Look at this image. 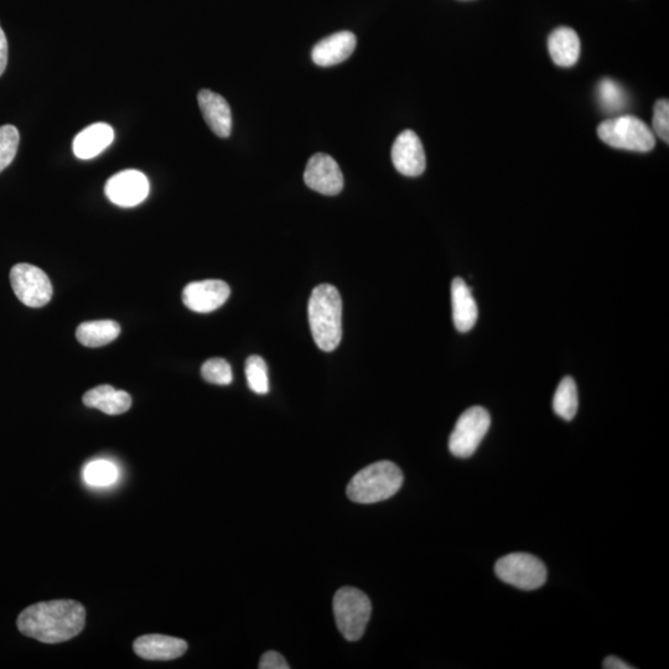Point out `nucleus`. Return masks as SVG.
<instances>
[{
  "instance_id": "nucleus-21",
  "label": "nucleus",
  "mask_w": 669,
  "mask_h": 669,
  "mask_svg": "<svg viewBox=\"0 0 669 669\" xmlns=\"http://www.w3.org/2000/svg\"><path fill=\"white\" fill-rule=\"evenodd\" d=\"M579 407L577 383L572 377H564L560 381L553 398V409L557 416L564 420H572L577 416Z\"/></svg>"
},
{
  "instance_id": "nucleus-9",
  "label": "nucleus",
  "mask_w": 669,
  "mask_h": 669,
  "mask_svg": "<svg viewBox=\"0 0 669 669\" xmlns=\"http://www.w3.org/2000/svg\"><path fill=\"white\" fill-rule=\"evenodd\" d=\"M149 189L147 176L138 170H124L107 181L105 193L114 205L134 207L147 199Z\"/></svg>"
},
{
  "instance_id": "nucleus-27",
  "label": "nucleus",
  "mask_w": 669,
  "mask_h": 669,
  "mask_svg": "<svg viewBox=\"0 0 669 669\" xmlns=\"http://www.w3.org/2000/svg\"><path fill=\"white\" fill-rule=\"evenodd\" d=\"M653 133H656L663 142L669 143V102L660 100L653 108Z\"/></svg>"
},
{
  "instance_id": "nucleus-29",
  "label": "nucleus",
  "mask_w": 669,
  "mask_h": 669,
  "mask_svg": "<svg viewBox=\"0 0 669 669\" xmlns=\"http://www.w3.org/2000/svg\"><path fill=\"white\" fill-rule=\"evenodd\" d=\"M8 64V41L2 27H0V76L4 74Z\"/></svg>"
},
{
  "instance_id": "nucleus-20",
  "label": "nucleus",
  "mask_w": 669,
  "mask_h": 669,
  "mask_svg": "<svg viewBox=\"0 0 669 669\" xmlns=\"http://www.w3.org/2000/svg\"><path fill=\"white\" fill-rule=\"evenodd\" d=\"M121 334V326L113 320L87 321L76 331L77 340L86 347H102L111 344Z\"/></svg>"
},
{
  "instance_id": "nucleus-16",
  "label": "nucleus",
  "mask_w": 669,
  "mask_h": 669,
  "mask_svg": "<svg viewBox=\"0 0 669 669\" xmlns=\"http://www.w3.org/2000/svg\"><path fill=\"white\" fill-rule=\"evenodd\" d=\"M451 304L456 330L468 333L476 324L479 310L469 285L461 278H455L451 284Z\"/></svg>"
},
{
  "instance_id": "nucleus-22",
  "label": "nucleus",
  "mask_w": 669,
  "mask_h": 669,
  "mask_svg": "<svg viewBox=\"0 0 669 669\" xmlns=\"http://www.w3.org/2000/svg\"><path fill=\"white\" fill-rule=\"evenodd\" d=\"M599 105L606 113H617L627 106V95L625 88L611 79L600 81L596 88Z\"/></svg>"
},
{
  "instance_id": "nucleus-1",
  "label": "nucleus",
  "mask_w": 669,
  "mask_h": 669,
  "mask_svg": "<svg viewBox=\"0 0 669 669\" xmlns=\"http://www.w3.org/2000/svg\"><path fill=\"white\" fill-rule=\"evenodd\" d=\"M86 609L75 600H53L29 606L19 615L17 625L24 636L43 643L74 639L85 629Z\"/></svg>"
},
{
  "instance_id": "nucleus-30",
  "label": "nucleus",
  "mask_w": 669,
  "mask_h": 669,
  "mask_svg": "<svg viewBox=\"0 0 669 669\" xmlns=\"http://www.w3.org/2000/svg\"><path fill=\"white\" fill-rule=\"evenodd\" d=\"M603 668H605V669H632L634 667L627 665V663L620 660V658H617L615 656H609L608 658H605V661L603 663Z\"/></svg>"
},
{
  "instance_id": "nucleus-24",
  "label": "nucleus",
  "mask_w": 669,
  "mask_h": 669,
  "mask_svg": "<svg viewBox=\"0 0 669 669\" xmlns=\"http://www.w3.org/2000/svg\"><path fill=\"white\" fill-rule=\"evenodd\" d=\"M245 371L248 386L254 393L267 394L269 392L268 367L261 356L248 357Z\"/></svg>"
},
{
  "instance_id": "nucleus-25",
  "label": "nucleus",
  "mask_w": 669,
  "mask_h": 669,
  "mask_svg": "<svg viewBox=\"0 0 669 669\" xmlns=\"http://www.w3.org/2000/svg\"><path fill=\"white\" fill-rule=\"evenodd\" d=\"M20 142L19 131L10 124L0 127V173L12 164Z\"/></svg>"
},
{
  "instance_id": "nucleus-13",
  "label": "nucleus",
  "mask_w": 669,
  "mask_h": 669,
  "mask_svg": "<svg viewBox=\"0 0 669 669\" xmlns=\"http://www.w3.org/2000/svg\"><path fill=\"white\" fill-rule=\"evenodd\" d=\"M136 655L148 661H173L188 651V643L165 635H144L133 643Z\"/></svg>"
},
{
  "instance_id": "nucleus-11",
  "label": "nucleus",
  "mask_w": 669,
  "mask_h": 669,
  "mask_svg": "<svg viewBox=\"0 0 669 669\" xmlns=\"http://www.w3.org/2000/svg\"><path fill=\"white\" fill-rule=\"evenodd\" d=\"M231 289L222 280H201L186 285L183 292V302L186 308L195 313H212L222 307L230 298Z\"/></svg>"
},
{
  "instance_id": "nucleus-4",
  "label": "nucleus",
  "mask_w": 669,
  "mask_h": 669,
  "mask_svg": "<svg viewBox=\"0 0 669 669\" xmlns=\"http://www.w3.org/2000/svg\"><path fill=\"white\" fill-rule=\"evenodd\" d=\"M598 136L605 144L630 152L647 153L656 147V137L647 124L635 116L606 119L598 127Z\"/></svg>"
},
{
  "instance_id": "nucleus-12",
  "label": "nucleus",
  "mask_w": 669,
  "mask_h": 669,
  "mask_svg": "<svg viewBox=\"0 0 669 669\" xmlns=\"http://www.w3.org/2000/svg\"><path fill=\"white\" fill-rule=\"evenodd\" d=\"M392 162L399 173L406 176H419L427 168V158L416 133L404 131L396 139L392 147Z\"/></svg>"
},
{
  "instance_id": "nucleus-14",
  "label": "nucleus",
  "mask_w": 669,
  "mask_h": 669,
  "mask_svg": "<svg viewBox=\"0 0 669 669\" xmlns=\"http://www.w3.org/2000/svg\"><path fill=\"white\" fill-rule=\"evenodd\" d=\"M200 110L207 126L220 138H228L232 132V112L228 102L219 93L201 90L199 96Z\"/></svg>"
},
{
  "instance_id": "nucleus-19",
  "label": "nucleus",
  "mask_w": 669,
  "mask_h": 669,
  "mask_svg": "<svg viewBox=\"0 0 669 669\" xmlns=\"http://www.w3.org/2000/svg\"><path fill=\"white\" fill-rule=\"evenodd\" d=\"M580 39L577 31L568 27H560L548 38V50L554 64L560 67H572L577 64L580 56Z\"/></svg>"
},
{
  "instance_id": "nucleus-15",
  "label": "nucleus",
  "mask_w": 669,
  "mask_h": 669,
  "mask_svg": "<svg viewBox=\"0 0 669 669\" xmlns=\"http://www.w3.org/2000/svg\"><path fill=\"white\" fill-rule=\"evenodd\" d=\"M356 36L351 31H340L328 36L314 46L313 61L318 66L329 67L339 65L349 59L356 49Z\"/></svg>"
},
{
  "instance_id": "nucleus-17",
  "label": "nucleus",
  "mask_w": 669,
  "mask_h": 669,
  "mask_svg": "<svg viewBox=\"0 0 669 669\" xmlns=\"http://www.w3.org/2000/svg\"><path fill=\"white\" fill-rule=\"evenodd\" d=\"M114 140V131L110 124L95 123L77 134L72 149L77 158L90 160L110 147Z\"/></svg>"
},
{
  "instance_id": "nucleus-8",
  "label": "nucleus",
  "mask_w": 669,
  "mask_h": 669,
  "mask_svg": "<svg viewBox=\"0 0 669 669\" xmlns=\"http://www.w3.org/2000/svg\"><path fill=\"white\" fill-rule=\"evenodd\" d=\"M10 283L20 302L29 308H43L53 298L50 279L40 268L19 263L10 271Z\"/></svg>"
},
{
  "instance_id": "nucleus-28",
  "label": "nucleus",
  "mask_w": 669,
  "mask_h": 669,
  "mask_svg": "<svg viewBox=\"0 0 669 669\" xmlns=\"http://www.w3.org/2000/svg\"><path fill=\"white\" fill-rule=\"evenodd\" d=\"M259 668L261 669H289V665L285 658L278 652L269 651L264 653L259 661Z\"/></svg>"
},
{
  "instance_id": "nucleus-3",
  "label": "nucleus",
  "mask_w": 669,
  "mask_h": 669,
  "mask_svg": "<svg viewBox=\"0 0 669 669\" xmlns=\"http://www.w3.org/2000/svg\"><path fill=\"white\" fill-rule=\"evenodd\" d=\"M402 485V470L391 461H378L352 477L346 492L351 501L370 505L391 499Z\"/></svg>"
},
{
  "instance_id": "nucleus-5",
  "label": "nucleus",
  "mask_w": 669,
  "mask_h": 669,
  "mask_svg": "<svg viewBox=\"0 0 669 669\" xmlns=\"http://www.w3.org/2000/svg\"><path fill=\"white\" fill-rule=\"evenodd\" d=\"M337 629L347 641H359L365 634L372 613L370 599L361 590L345 586L334 596Z\"/></svg>"
},
{
  "instance_id": "nucleus-2",
  "label": "nucleus",
  "mask_w": 669,
  "mask_h": 669,
  "mask_svg": "<svg viewBox=\"0 0 669 669\" xmlns=\"http://www.w3.org/2000/svg\"><path fill=\"white\" fill-rule=\"evenodd\" d=\"M309 324L315 344L331 352L339 347L342 337V300L334 285L320 284L309 299Z\"/></svg>"
},
{
  "instance_id": "nucleus-26",
  "label": "nucleus",
  "mask_w": 669,
  "mask_h": 669,
  "mask_svg": "<svg viewBox=\"0 0 669 669\" xmlns=\"http://www.w3.org/2000/svg\"><path fill=\"white\" fill-rule=\"evenodd\" d=\"M201 375L212 385L228 386L233 381L231 365L223 359L207 360L201 367Z\"/></svg>"
},
{
  "instance_id": "nucleus-18",
  "label": "nucleus",
  "mask_w": 669,
  "mask_h": 669,
  "mask_svg": "<svg viewBox=\"0 0 669 669\" xmlns=\"http://www.w3.org/2000/svg\"><path fill=\"white\" fill-rule=\"evenodd\" d=\"M88 408H95L108 416H119L132 407V397L129 393L116 390L110 385H101L84 394L82 398Z\"/></svg>"
},
{
  "instance_id": "nucleus-10",
  "label": "nucleus",
  "mask_w": 669,
  "mask_h": 669,
  "mask_svg": "<svg viewBox=\"0 0 669 669\" xmlns=\"http://www.w3.org/2000/svg\"><path fill=\"white\" fill-rule=\"evenodd\" d=\"M305 184L316 193L334 196L344 189V175L334 158L324 153L309 159L304 173Z\"/></svg>"
},
{
  "instance_id": "nucleus-7",
  "label": "nucleus",
  "mask_w": 669,
  "mask_h": 669,
  "mask_svg": "<svg viewBox=\"0 0 669 669\" xmlns=\"http://www.w3.org/2000/svg\"><path fill=\"white\" fill-rule=\"evenodd\" d=\"M490 413L482 407H471L461 414L449 439L450 453L456 458H470L489 432Z\"/></svg>"
},
{
  "instance_id": "nucleus-23",
  "label": "nucleus",
  "mask_w": 669,
  "mask_h": 669,
  "mask_svg": "<svg viewBox=\"0 0 669 669\" xmlns=\"http://www.w3.org/2000/svg\"><path fill=\"white\" fill-rule=\"evenodd\" d=\"M84 481L91 487H108L116 484L119 471L112 461L95 460L84 469Z\"/></svg>"
},
{
  "instance_id": "nucleus-6",
  "label": "nucleus",
  "mask_w": 669,
  "mask_h": 669,
  "mask_svg": "<svg viewBox=\"0 0 669 669\" xmlns=\"http://www.w3.org/2000/svg\"><path fill=\"white\" fill-rule=\"evenodd\" d=\"M495 573L503 583L521 590H536L547 582L546 565L527 553H512L497 560Z\"/></svg>"
}]
</instances>
